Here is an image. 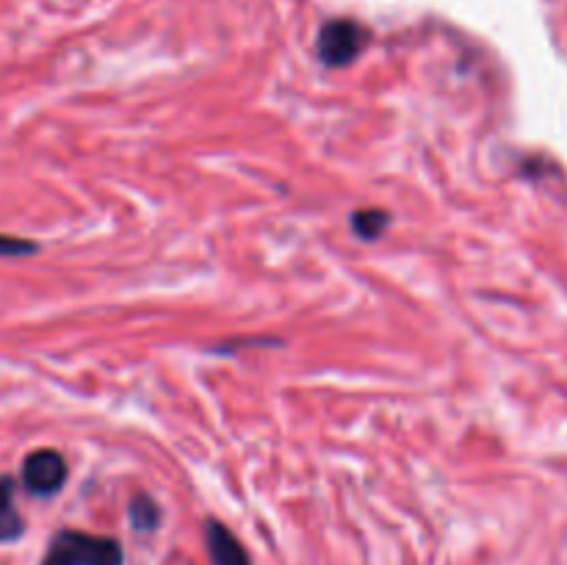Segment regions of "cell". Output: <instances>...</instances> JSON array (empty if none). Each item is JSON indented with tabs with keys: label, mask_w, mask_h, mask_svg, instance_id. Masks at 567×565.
I'll return each mask as SVG.
<instances>
[{
	"label": "cell",
	"mask_w": 567,
	"mask_h": 565,
	"mask_svg": "<svg viewBox=\"0 0 567 565\" xmlns=\"http://www.w3.org/2000/svg\"><path fill=\"white\" fill-rule=\"evenodd\" d=\"M48 559L55 565H125L122 546L114 537H97L75 530H64L53 537Z\"/></svg>",
	"instance_id": "6da1fadb"
},
{
	"label": "cell",
	"mask_w": 567,
	"mask_h": 565,
	"mask_svg": "<svg viewBox=\"0 0 567 565\" xmlns=\"http://www.w3.org/2000/svg\"><path fill=\"white\" fill-rule=\"evenodd\" d=\"M365 42H369V33H365L360 22L330 20L321 25L316 50H319V59L327 66H347L363 53Z\"/></svg>",
	"instance_id": "7a4b0ae2"
},
{
	"label": "cell",
	"mask_w": 567,
	"mask_h": 565,
	"mask_svg": "<svg viewBox=\"0 0 567 565\" xmlns=\"http://www.w3.org/2000/svg\"><path fill=\"white\" fill-rule=\"evenodd\" d=\"M66 480V463L59 452L53 449H39V452L28 454L22 463V482L37 496H53L61 491Z\"/></svg>",
	"instance_id": "3957f363"
},
{
	"label": "cell",
	"mask_w": 567,
	"mask_h": 565,
	"mask_svg": "<svg viewBox=\"0 0 567 565\" xmlns=\"http://www.w3.org/2000/svg\"><path fill=\"white\" fill-rule=\"evenodd\" d=\"M205 543H208V554L214 565H252L249 563L247 548L219 521H208V526H205Z\"/></svg>",
	"instance_id": "277c9868"
},
{
	"label": "cell",
	"mask_w": 567,
	"mask_h": 565,
	"mask_svg": "<svg viewBox=\"0 0 567 565\" xmlns=\"http://www.w3.org/2000/svg\"><path fill=\"white\" fill-rule=\"evenodd\" d=\"M22 532H25V524L14 510V480L0 476V543L17 541Z\"/></svg>",
	"instance_id": "5b68a950"
},
{
	"label": "cell",
	"mask_w": 567,
	"mask_h": 565,
	"mask_svg": "<svg viewBox=\"0 0 567 565\" xmlns=\"http://www.w3.org/2000/svg\"><path fill=\"white\" fill-rule=\"evenodd\" d=\"M388 225H391V216H388L385 210H358V214L352 216V230L358 233L360 238H365V242L382 236V230H385Z\"/></svg>",
	"instance_id": "8992f818"
},
{
	"label": "cell",
	"mask_w": 567,
	"mask_h": 565,
	"mask_svg": "<svg viewBox=\"0 0 567 565\" xmlns=\"http://www.w3.org/2000/svg\"><path fill=\"white\" fill-rule=\"evenodd\" d=\"M161 513H158V504L147 496H136L131 502V524L133 530L138 532H153L158 526Z\"/></svg>",
	"instance_id": "52a82bcc"
},
{
	"label": "cell",
	"mask_w": 567,
	"mask_h": 565,
	"mask_svg": "<svg viewBox=\"0 0 567 565\" xmlns=\"http://www.w3.org/2000/svg\"><path fill=\"white\" fill-rule=\"evenodd\" d=\"M37 249V244L28 242V238L0 236V258H22V255H33Z\"/></svg>",
	"instance_id": "ba28073f"
},
{
	"label": "cell",
	"mask_w": 567,
	"mask_h": 565,
	"mask_svg": "<svg viewBox=\"0 0 567 565\" xmlns=\"http://www.w3.org/2000/svg\"><path fill=\"white\" fill-rule=\"evenodd\" d=\"M42 565H55V563H50V559L48 557H44V563Z\"/></svg>",
	"instance_id": "9c48e42d"
}]
</instances>
